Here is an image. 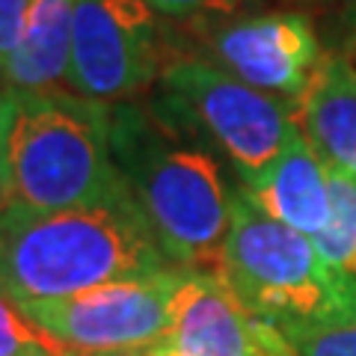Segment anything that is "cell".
Returning <instances> with one entry per match:
<instances>
[{
  "label": "cell",
  "mask_w": 356,
  "mask_h": 356,
  "mask_svg": "<svg viewBox=\"0 0 356 356\" xmlns=\"http://www.w3.org/2000/svg\"><path fill=\"white\" fill-rule=\"evenodd\" d=\"M149 350H152V356H172L170 350H163L161 344H154V348H149Z\"/></svg>",
  "instance_id": "obj_20"
},
{
  "label": "cell",
  "mask_w": 356,
  "mask_h": 356,
  "mask_svg": "<svg viewBox=\"0 0 356 356\" xmlns=\"http://www.w3.org/2000/svg\"><path fill=\"white\" fill-rule=\"evenodd\" d=\"M294 356H356V321L282 332Z\"/></svg>",
  "instance_id": "obj_15"
},
{
  "label": "cell",
  "mask_w": 356,
  "mask_h": 356,
  "mask_svg": "<svg viewBox=\"0 0 356 356\" xmlns=\"http://www.w3.org/2000/svg\"><path fill=\"white\" fill-rule=\"evenodd\" d=\"M143 3L152 6L163 21L187 24L191 30H196L238 15V9L247 0H143Z\"/></svg>",
  "instance_id": "obj_16"
},
{
  "label": "cell",
  "mask_w": 356,
  "mask_h": 356,
  "mask_svg": "<svg viewBox=\"0 0 356 356\" xmlns=\"http://www.w3.org/2000/svg\"><path fill=\"white\" fill-rule=\"evenodd\" d=\"M158 98L217 149L250 187L300 128L297 107L241 83L199 54L178 51L166 63Z\"/></svg>",
  "instance_id": "obj_5"
},
{
  "label": "cell",
  "mask_w": 356,
  "mask_h": 356,
  "mask_svg": "<svg viewBox=\"0 0 356 356\" xmlns=\"http://www.w3.org/2000/svg\"><path fill=\"white\" fill-rule=\"evenodd\" d=\"M243 191L267 217L285 222L306 238H315L330 226L332 202L327 163L300 128L285 143L280 158Z\"/></svg>",
  "instance_id": "obj_10"
},
{
  "label": "cell",
  "mask_w": 356,
  "mask_h": 356,
  "mask_svg": "<svg viewBox=\"0 0 356 356\" xmlns=\"http://www.w3.org/2000/svg\"><path fill=\"white\" fill-rule=\"evenodd\" d=\"M98 356H152V350H131V353H98Z\"/></svg>",
  "instance_id": "obj_19"
},
{
  "label": "cell",
  "mask_w": 356,
  "mask_h": 356,
  "mask_svg": "<svg viewBox=\"0 0 356 356\" xmlns=\"http://www.w3.org/2000/svg\"><path fill=\"white\" fill-rule=\"evenodd\" d=\"M327 175L332 217L330 226L312 238V243L336 270L356 280V178L336 166H327Z\"/></svg>",
  "instance_id": "obj_13"
},
{
  "label": "cell",
  "mask_w": 356,
  "mask_h": 356,
  "mask_svg": "<svg viewBox=\"0 0 356 356\" xmlns=\"http://www.w3.org/2000/svg\"><path fill=\"white\" fill-rule=\"evenodd\" d=\"M247 3H252L259 13H300L312 18L315 13L348 3V0H247Z\"/></svg>",
  "instance_id": "obj_18"
},
{
  "label": "cell",
  "mask_w": 356,
  "mask_h": 356,
  "mask_svg": "<svg viewBox=\"0 0 356 356\" xmlns=\"http://www.w3.org/2000/svg\"><path fill=\"white\" fill-rule=\"evenodd\" d=\"M27 9L30 0H0V72L6 69V63L18 44Z\"/></svg>",
  "instance_id": "obj_17"
},
{
  "label": "cell",
  "mask_w": 356,
  "mask_h": 356,
  "mask_svg": "<svg viewBox=\"0 0 356 356\" xmlns=\"http://www.w3.org/2000/svg\"><path fill=\"white\" fill-rule=\"evenodd\" d=\"M110 152L166 259L217 273L238 187L217 149L152 95L110 104Z\"/></svg>",
  "instance_id": "obj_1"
},
{
  "label": "cell",
  "mask_w": 356,
  "mask_h": 356,
  "mask_svg": "<svg viewBox=\"0 0 356 356\" xmlns=\"http://www.w3.org/2000/svg\"><path fill=\"white\" fill-rule=\"evenodd\" d=\"M119 191L110 104L69 89L0 86V211H65Z\"/></svg>",
  "instance_id": "obj_3"
},
{
  "label": "cell",
  "mask_w": 356,
  "mask_h": 356,
  "mask_svg": "<svg viewBox=\"0 0 356 356\" xmlns=\"http://www.w3.org/2000/svg\"><path fill=\"white\" fill-rule=\"evenodd\" d=\"M77 0H30L18 44L0 72L3 89H60L69 77Z\"/></svg>",
  "instance_id": "obj_12"
},
{
  "label": "cell",
  "mask_w": 356,
  "mask_h": 356,
  "mask_svg": "<svg viewBox=\"0 0 356 356\" xmlns=\"http://www.w3.org/2000/svg\"><path fill=\"white\" fill-rule=\"evenodd\" d=\"M166 21L143 0H77L65 89L89 102H140L175 57Z\"/></svg>",
  "instance_id": "obj_6"
},
{
  "label": "cell",
  "mask_w": 356,
  "mask_h": 356,
  "mask_svg": "<svg viewBox=\"0 0 356 356\" xmlns=\"http://www.w3.org/2000/svg\"><path fill=\"white\" fill-rule=\"evenodd\" d=\"M193 33L205 42L199 57L294 107L324 60L315 18L300 13H243Z\"/></svg>",
  "instance_id": "obj_8"
},
{
  "label": "cell",
  "mask_w": 356,
  "mask_h": 356,
  "mask_svg": "<svg viewBox=\"0 0 356 356\" xmlns=\"http://www.w3.org/2000/svg\"><path fill=\"white\" fill-rule=\"evenodd\" d=\"M297 119L321 161L356 178V69L348 57L324 54Z\"/></svg>",
  "instance_id": "obj_11"
},
{
  "label": "cell",
  "mask_w": 356,
  "mask_h": 356,
  "mask_svg": "<svg viewBox=\"0 0 356 356\" xmlns=\"http://www.w3.org/2000/svg\"><path fill=\"white\" fill-rule=\"evenodd\" d=\"M181 267L95 285L74 297L21 306V312L69 356L131 353L161 344Z\"/></svg>",
  "instance_id": "obj_7"
},
{
  "label": "cell",
  "mask_w": 356,
  "mask_h": 356,
  "mask_svg": "<svg viewBox=\"0 0 356 356\" xmlns=\"http://www.w3.org/2000/svg\"><path fill=\"white\" fill-rule=\"evenodd\" d=\"M217 276L252 318L280 332L356 321V280L336 270L312 238L267 217L241 184Z\"/></svg>",
  "instance_id": "obj_4"
},
{
  "label": "cell",
  "mask_w": 356,
  "mask_h": 356,
  "mask_svg": "<svg viewBox=\"0 0 356 356\" xmlns=\"http://www.w3.org/2000/svg\"><path fill=\"white\" fill-rule=\"evenodd\" d=\"M128 191L92 205L0 211V294L18 306L74 297L95 285L172 270Z\"/></svg>",
  "instance_id": "obj_2"
},
{
  "label": "cell",
  "mask_w": 356,
  "mask_h": 356,
  "mask_svg": "<svg viewBox=\"0 0 356 356\" xmlns=\"http://www.w3.org/2000/svg\"><path fill=\"white\" fill-rule=\"evenodd\" d=\"M172 356H294L276 327L252 318L217 273L184 270L161 341Z\"/></svg>",
  "instance_id": "obj_9"
},
{
  "label": "cell",
  "mask_w": 356,
  "mask_h": 356,
  "mask_svg": "<svg viewBox=\"0 0 356 356\" xmlns=\"http://www.w3.org/2000/svg\"><path fill=\"white\" fill-rule=\"evenodd\" d=\"M0 356H69L33 324L18 303L0 294Z\"/></svg>",
  "instance_id": "obj_14"
}]
</instances>
